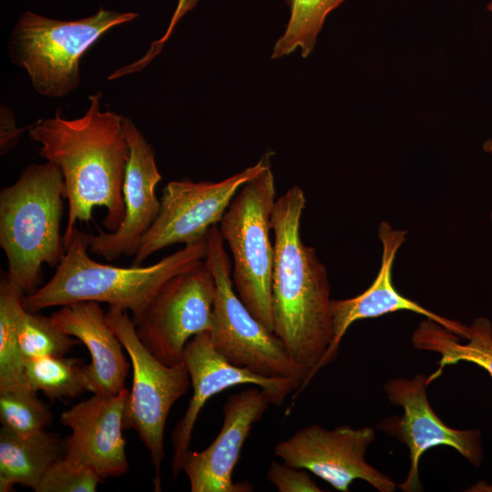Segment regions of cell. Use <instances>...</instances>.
<instances>
[{
    "label": "cell",
    "mask_w": 492,
    "mask_h": 492,
    "mask_svg": "<svg viewBox=\"0 0 492 492\" xmlns=\"http://www.w3.org/2000/svg\"><path fill=\"white\" fill-rule=\"evenodd\" d=\"M28 128H19L15 126L14 116L5 106L1 107V132L0 150L1 154L10 151L17 143L22 132Z\"/></svg>",
    "instance_id": "obj_29"
},
{
    "label": "cell",
    "mask_w": 492,
    "mask_h": 492,
    "mask_svg": "<svg viewBox=\"0 0 492 492\" xmlns=\"http://www.w3.org/2000/svg\"><path fill=\"white\" fill-rule=\"evenodd\" d=\"M106 321L128 352L133 370L123 429H134L155 467V490H160V467L165 459L164 433L172 405L188 391L190 377L184 362L168 365L142 343L126 311L109 307Z\"/></svg>",
    "instance_id": "obj_8"
},
{
    "label": "cell",
    "mask_w": 492,
    "mask_h": 492,
    "mask_svg": "<svg viewBox=\"0 0 492 492\" xmlns=\"http://www.w3.org/2000/svg\"><path fill=\"white\" fill-rule=\"evenodd\" d=\"M66 188L57 166L46 161L26 167L0 191V247L6 276L25 295L38 289L43 265L56 267L65 253L60 221Z\"/></svg>",
    "instance_id": "obj_4"
},
{
    "label": "cell",
    "mask_w": 492,
    "mask_h": 492,
    "mask_svg": "<svg viewBox=\"0 0 492 492\" xmlns=\"http://www.w3.org/2000/svg\"><path fill=\"white\" fill-rule=\"evenodd\" d=\"M200 1V0H178L170 21L163 36L159 39L153 41L150 44L148 51L140 58L116 69L110 75V78H113L114 80L127 75L142 71L153 60V58H155L161 52L163 46L170 37L177 24L186 14L192 10Z\"/></svg>",
    "instance_id": "obj_27"
},
{
    "label": "cell",
    "mask_w": 492,
    "mask_h": 492,
    "mask_svg": "<svg viewBox=\"0 0 492 492\" xmlns=\"http://www.w3.org/2000/svg\"><path fill=\"white\" fill-rule=\"evenodd\" d=\"M374 438V430L367 426L326 429L313 424L278 442L273 453L283 463L306 469L338 491L348 492L354 481L362 479L380 492H394L396 484L365 461Z\"/></svg>",
    "instance_id": "obj_11"
},
{
    "label": "cell",
    "mask_w": 492,
    "mask_h": 492,
    "mask_svg": "<svg viewBox=\"0 0 492 492\" xmlns=\"http://www.w3.org/2000/svg\"><path fill=\"white\" fill-rule=\"evenodd\" d=\"M305 203L303 190L292 186L276 200L271 219L274 232L272 331L303 377L294 397L319 371L333 339L327 271L315 250L301 239Z\"/></svg>",
    "instance_id": "obj_2"
},
{
    "label": "cell",
    "mask_w": 492,
    "mask_h": 492,
    "mask_svg": "<svg viewBox=\"0 0 492 492\" xmlns=\"http://www.w3.org/2000/svg\"><path fill=\"white\" fill-rule=\"evenodd\" d=\"M224 242L217 225L211 227L204 261L216 285L210 332L215 349L231 364L256 374L302 382L301 371L280 338L250 313L236 293Z\"/></svg>",
    "instance_id": "obj_7"
},
{
    "label": "cell",
    "mask_w": 492,
    "mask_h": 492,
    "mask_svg": "<svg viewBox=\"0 0 492 492\" xmlns=\"http://www.w3.org/2000/svg\"><path fill=\"white\" fill-rule=\"evenodd\" d=\"M487 9L492 12V2L488 5Z\"/></svg>",
    "instance_id": "obj_31"
},
{
    "label": "cell",
    "mask_w": 492,
    "mask_h": 492,
    "mask_svg": "<svg viewBox=\"0 0 492 492\" xmlns=\"http://www.w3.org/2000/svg\"><path fill=\"white\" fill-rule=\"evenodd\" d=\"M128 392L126 387L116 395L93 394L61 414L60 423L71 429L64 440L65 458L103 480L128 471L123 417Z\"/></svg>",
    "instance_id": "obj_15"
},
{
    "label": "cell",
    "mask_w": 492,
    "mask_h": 492,
    "mask_svg": "<svg viewBox=\"0 0 492 492\" xmlns=\"http://www.w3.org/2000/svg\"><path fill=\"white\" fill-rule=\"evenodd\" d=\"M269 165L266 154L253 166L218 182L187 179L169 182L162 190L158 217L142 237L132 265H140L170 245L192 244L206 238L241 186Z\"/></svg>",
    "instance_id": "obj_10"
},
{
    "label": "cell",
    "mask_w": 492,
    "mask_h": 492,
    "mask_svg": "<svg viewBox=\"0 0 492 492\" xmlns=\"http://www.w3.org/2000/svg\"><path fill=\"white\" fill-rule=\"evenodd\" d=\"M309 473L303 468L272 461L267 471V478L279 492L323 491Z\"/></svg>",
    "instance_id": "obj_28"
},
{
    "label": "cell",
    "mask_w": 492,
    "mask_h": 492,
    "mask_svg": "<svg viewBox=\"0 0 492 492\" xmlns=\"http://www.w3.org/2000/svg\"><path fill=\"white\" fill-rule=\"evenodd\" d=\"M182 361L190 374L193 395L171 433L174 477L181 471L184 456L190 450L199 414L211 396L239 384H253L270 395L272 405H280L289 394L296 393L302 384L294 378L261 376L231 364L215 349L209 332L198 333L189 341Z\"/></svg>",
    "instance_id": "obj_13"
},
{
    "label": "cell",
    "mask_w": 492,
    "mask_h": 492,
    "mask_svg": "<svg viewBox=\"0 0 492 492\" xmlns=\"http://www.w3.org/2000/svg\"><path fill=\"white\" fill-rule=\"evenodd\" d=\"M427 379L425 374H416L410 379H391L384 386L389 402L404 409L402 416H388L377 424V428L409 450L411 466L406 478L398 485L405 492L421 490L419 460L434 446H450L476 466L482 461L481 432L454 429L440 420L427 399Z\"/></svg>",
    "instance_id": "obj_12"
},
{
    "label": "cell",
    "mask_w": 492,
    "mask_h": 492,
    "mask_svg": "<svg viewBox=\"0 0 492 492\" xmlns=\"http://www.w3.org/2000/svg\"><path fill=\"white\" fill-rule=\"evenodd\" d=\"M215 293V281L204 261L176 274L134 323L138 338L163 364L182 362L189 340L212 328Z\"/></svg>",
    "instance_id": "obj_9"
},
{
    "label": "cell",
    "mask_w": 492,
    "mask_h": 492,
    "mask_svg": "<svg viewBox=\"0 0 492 492\" xmlns=\"http://www.w3.org/2000/svg\"><path fill=\"white\" fill-rule=\"evenodd\" d=\"M24 367L28 387L50 399L72 398L90 392L85 364L78 359L64 355L26 358Z\"/></svg>",
    "instance_id": "obj_22"
},
{
    "label": "cell",
    "mask_w": 492,
    "mask_h": 492,
    "mask_svg": "<svg viewBox=\"0 0 492 492\" xmlns=\"http://www.w3.org/2000/svg\"><path fill=\"white\" fill-rule=\"evenodd\" d=\"M466 343L439 323L425 318L415 330L412 342L418 350L437 353L438 368L428 377V383L439 377L447 365L460 362L475 364L492 376V323L480 317L466 326L464 335Z\"/></svg>",
    "instance_id": "obj_20"
},
{
    "label": "cell",
    "mask_w": 492,
    "mask_h": 492,
    "mask_svg": "<svg viewBox=\"0 0 492 492\" xmlns=\"http://www.w3.org/2000/svg\"><path fill=\"white\" fill-rule=\"evenodd\" d=\"M270 405V395L259 386L230 395L222 406L223 422L214 441L204 450H189L181 471L187 476L192 492H251L253 486L234 482L233 469L252 426Z\"/></svg>",
    "instance_id": "obj_14"
},
{
    "label": "cell",
    "mask_w": 492,
    "mask_h": 492,
    "mask_svg": "<svg viewBox=\"0 0 492 492\" xmlns=\"http://www.w3.org/2000/svg\"><path fill=\"white\" fill-rule=\"evenodd\" d=\"M49 319L57 329L87 348L91 363L84 368L91 393L116 395L126 388L129 364L99 302L84 301L66 304Z\"/></svg>",
    "instance_id": "obj_18"
},
{
    "label": "cell",
    "mask_w": 492,
    "mask_h": 492,
    "mask_svg": "<svg viewBox=\"0 0 492 492\" xmlns=\"http://www.w3.org/2000/svg\"><path fill=\"white\" fill-rule=\"evenodd\" d=\"M484 149L487 152H492V138L487 139L483 146ZM491 220H492V211H491Z\"/></svg>",
    "instance_id": "obj_30"
},
{
    "label": "cell",
    "mask_w": 492,
    "mask_h": 492,
    "mask_svg": "<svg viewBox=\"0 0 492 492\" xmlns=\"http://www.w3.org/2000/svg\"><path fill=\"white\" fill-rule=\"evenodd\" d=\"M345 0H286L290 17L283 34L276 41L272 58H281L301 49L307 57L330 12Z\"/></svg>",
    "instance_id": "obj_23"
},
{
    "label": "cell",
    "mask_w": 492,
    "mask_h": 492,
    "mask_svg": "<svg viewBox=\"0 0 492 492\" xmlns=\"http://www.w3.org/2000/svg\"><path fill=\"white\" fill-rule=\"evenodd\" d=\"M65 456L64 441L43 430L29 436L0 430V491L10 492L15 485L34 491L48 468Z\"/></svg>",
    "instance_id": "obj_19"
},
{
    "label": "cell",
    "mask_w": 492,
    "mask_h": 492,
    "mask_svg": "<svg viewBox=\"0 0 492 492\" xmlns=\"http://www.w3.org/2000/svg\"><path fill=\"white\" fill-rule=\"evenodd\" d=\"M25 293L11 283L6 273L0 281V391L29 388L25 358L18 343V320Z\"/></svg>",
    "instance_id": "obj_21"
},
{
    "label": "cell",
    "mask_w": 492,
    "mask_h": 492,
    "mask_svg": "<svg viewBox=\"0 0 492 492\" xmlns=\"http://www.w3.org/2000/svg\"><path fill=\"white\" fill-rule=\"evenodd\" d=\"M138 16L135 12L99 8L87 17L58 20L26 11L11 32L9 59L26 72L38 94L63 97L79 86L85 52L109 29Z\"/></svg>",
    "instance_id": "obj_5"
},
{
    "label": "cell",
    "mask_w": 492,
    "mask_h": 492,
    "mask_svg": "<svg viewBox=\"0 0 492 492\" xmlns=\"http://www.w3.org/2000/svg\"><path fill=\"white\" fill-rule=\"evenodd\" d=\"M275 197L274 177L269 165L241 186L219 227L233 257L236 293L250 313L272 333L274 246L270 231Z\"/></svg>",
    "instance_id": "obj_6"
},
{
    "label": "cell",
    "mask_w": 492,
    "mask_h": 492,
    "mask_svg": "<svg viewBox=\"0 0 492 492\" xmlns=\"http://www.w3.org/2000/svg\"><path fill=\"white\" fill-rule=\"evenodd\" d=\"M123 124L130 148L123 185L125 218L115 231L88 233V251L108 261L134 256L160 209L155 150L130 118L124 117Z\"/></svg>",
    "instance_id": "obj_16"
},
{
    "label": "cell",
    "mask_w": 492,
    "mask_h": 492,
    "mask_svg": "<svg viewBox=\"0 0 492 492\" xmlns=\"http://www.w3.org/2000/svg\"><path fill=\"white\" fill-rule=\"evenodd\" d=\"M17 335L25 359L65 355L79 342L57 329L49 317L26 311L25 308L19 316Z\"/></svg>",
    "instance_id": "obj_25"
},
{
    "label": "cell",
    "mask_w": 492,
    "mask_h": 492,
    "mask_svg": "<svg viewBox=\"0 0 492 492\" xmlns=\"http://www.w3.org/2000/svg\"><path fill=\"white\" fill-rule=\"evenodd\" d=\"M102 482L88 467L62 457L48 468L36 492H95Z\"/></svg>",
    "instance_id": "obj_26"
},
{
    "label": "cell",
    "mask_w": 492,
    "mask_h": 492,
    "mask_svg": "<svg viewBox=\"0 0 492 492\" xmlns=\"http://www.w3.org/2000/svg\"><path fill=\"white\" fill-rule=\"evenodd\" d=\"M88 233L76 228L52 278L25 295L26 311L94 301L129 311L137 322L161 286L176 274L204 261L207 236L149 266L117 267L88 255Z\"/></svg>",
    "instance_id": "obj_3"
},
{
    "label": "cell",
    "mask_w": 492,
    "mask_h": 492,
    "mask_svg": "<svg viewBox=\"0 0 492 492\" xmlns=\"http://www.w3.org/2000/svg\"><path fill=\"white\" fill-rule=\"evenodd\" d=\"M86 113L67 119L55 117L28 127L38 153L63 175L68 217L63 244H69L77 221L92 220L95 207L106 209L103 225L115 231L125 218L123 185L130 148L121 115L102 109L101 95L88 97Z\"/></svg>",
    "instance_id": "obj_1"
},
{
    "label": "cell",
    "mask_w": 492,
    "mask_h": 492,
    "mask_svg": "<svg viewBox=\"0 0 492 492\" xmlns=\"http://www.w3.org/2000/svg\"><path fill=\"white\" fill-rule=\"evenodd\" d=\"M405 231L395 230L386 221H382L378 236L383 245L382 262L373 283L361 294L343 300H332L333 339L319 370L333 362L340 343L351 324L367 318H376L387 313L405 310L430 319L448 331L464 338L466 326L459 322L435 313L416 302L402 295L394 286L392 270L396 252L405 241Z\"/></svg>",
    "instance_id": "obj_17"
},
{
    "label": "cell",
    "mask_w": 492,
    "mask_h": 492,
    "mask_svg": "<svg viewBox=\"0 0 492 492\" xmlns=\"http://www.w3.org/2000/svg\"><path fill=\"white\" fill-rule=\"evenodd\" d=\"M2 427L22 436L36 435L51 423L52 414L30 388L0 391Z\"/></svg>",
    "instance_id": "obj_24"
}]
</instances>
